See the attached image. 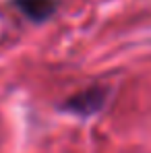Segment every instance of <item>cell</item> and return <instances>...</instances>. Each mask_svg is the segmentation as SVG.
I'll list each match as a JSON object with an SVG mask.
<instances>
[{"label":"cell","instance_id":"7a4b0ae2","mask_svg":"<svg viewBox=\"0 0 151 153\" xmlns=\"http://www.w3.org/2000/svg\"><path fill=\"white\" fill-rule=\"evenodd\" d=\"M60 0H13V6L31 23H46L58 10Z\"/></svg>","mask_w":151,"mask_h":153},{"label":"cell","instance_id":"6da1fadb","mask_svg":"<svg viewBox=\"0 0 151 153\" xmlns=\"http://www.w3.org/2000/svg\"><path fill=\"white\" fill-rule=\"evenodd\" d=\"M110 93H112L110 87L93 85V87H87V89L79 91L75 95L66 97L60 108L64 112H68V114L79 116V118H89V116H93V114H97V112L103 110V105L108 103Z\"/></svg>","mask_w":151,"mask_h":153}]
</instances>
